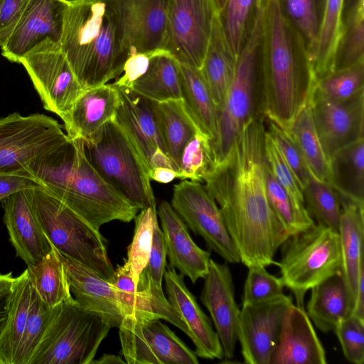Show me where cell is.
Returning <instances> with one entry per match:
<instances>
[{
    "label": "cell",
    "instance_id": "6da1fadb",
    "mask_svg": "<svg viewBox=\"0 0 364 364\" xmlns=\"http://www.w3.org/2000/svg\"><path fill=\"white\" fill-rule=\"evenodd\" d=\"M264 118L249 120L225 157L205 176L240 262L267 267L289 236L268 200L265 183Z\"/></svg>",
    "mask_w": 364,
    "mask_h": 364
},
{
    "label": "cell",
    "instance_id": "7a4b0ae2",
    "mask_svg": "<svg viewBox=\"0 0 364 364\" xmlns=\"http://www.w3.org/2000/svg\"><path fill=\"white\" fill-rule=\"evenodd\" d=\"M262 25L259 113L288 131L316 78L303 39L282 16L275 0L262 10Z\"/></svg>",
    "mask_w": 364,
    "mask_h": 364
},
{
    "label": "cell",
    "instance_id": "3957f363",
    "mask_svg": "<svg viewBox=\"0 0 364 364\" xmlns=\"http://www.w3.org/2000/svg\"><path fill=\"white\" fill-rule=\"evenodd\" d=\"M60 49L85 89L117 79L131 51L120 0H70Z\"/></svg>",
    "mask_w": 364,
    "mask_h": 364
},
{
    "label": "cell",
    "instance_id": "277c9868",
    "mask_svg": "<svg viewBox=\"0 0 364 364\" xmlns=\"http://www.w3.org/2000/svg\"><path fill=\"white\" fill-rule=\"evenodd\" d=\"M25 173L97 230L113 220L129 223L139 210L102 178L80 139L69 138L56 150L31 161Z\"/></svg>",
    "mask_w": 364,
    "mask_h": 364
},
{
    "label": "cell",
    "instance_id": "5b68a950",
    "mask_svg": "<svg viewBox=\"0 0 364 364\" xmlns=\"http://www.w3.org/2000/svg\"><path fill=\"white\" fill-rule=\"evenodd\" d=\"M85 154L102 178L139 210H156L149 170L113 120L84 141Z\"/></svg>",
    "mask_w": 364,
    "mask_h": 364
},
{
    "label": "cell",
    "instance_id": "8992f818",
    "mask_svg": "<svg viewBox=\"0 0 364 364\" xmlns=\"http://www.w3.org/2000/svg\"><path fill=\"white\" fill-rule=\"evenodd\" d=\"M112 328L73 297L52 308L30 364H90Z\"/></svg>",
    "mask_w": 364,
    "mask_h": 364
},
{
    "label": "cell",
    "instance_id": "52a82bcc",
    "mask_svg": "<svg viewBox=\"0 0 364 364\" xmlns=\"http://www.w3.org/2000/svg\"><path fill=\"white\" fill-rule=\"evenodd\" d=\"M41 228L58 252L85 265L111 282L114 268L107 242L97 230L58 199L43 190H30Z\"/></svg>",
    "mask_w": 364,
    "mask_h": 364
},
{
    "label": "cell",
    "instance_id": "ba28073f",
    "mask_svg": "<svg viewBox=\"0 0 364 364\" xmlns=\"http://www.w3.org/2000/svg\"><path fill=\"white\" fill-rule=\"evenodd\" d=\"M262 13L250 41L237 58L233 80L217 109V132L210 141L215 165L225 157L242 127L252 118L261 116Z\"/></svg>",
    "mask_w": 364,
    "mask_h": 364
},
{
    "label": "cell",
    "instance_id": "9c48e42d",
    "mask_svg": "<svg viewBox=\"0 0 364 364\" xmlns=\"http://www.w3.org/2000/svg\"><path fill=\"white\" fill-rule=\"evenodd\" d=\"M282 245L281 260L277 263L280 278L294 295L296 305L304 309L306 292L341 272L338 232L315 223L289 236Z\"/></svg>",
    "mask_w": 364,
    "mask_h": 364
},
{
    "label": "cell",
    "instance_id": "30bf717a",
    "mask_svg": "<svg viewBox=\"0 0 364 364\" xmlns=\"http://www.w3.org/2000/svg\"><path fill=\"white\" fill-rule=\"evenodd\" d=\"M55 119L14 112L0 118V174L26 176L25 166L65 144L69 137Z\"/></svg>",
    "mask_w": 364,
    "mask_h": 364
},
{
    "label": "cell",
    "instance_id": "8fae6325",
    "mask_svg": "<svg viewBox=\"0 0 364 364\" xmlns=\"http://www.w3.org/2000/svg\"><path fill=\"white\" fill-rule=\"evenodd\" d=\"M122 353L129 364H198L197 355L161 318L136 312L119 327Z\"/></svg>",
    "mask_w": 364,
    "mask_h": 364
},
{
    "label": "cell",
    "instance_id": "7c38bea8",
    "mask_svg": "<svg viewBox=\"0 0 364 364\" xmlns=\"http://www.w3.org/2000/svg\"><path fill=\"white\" fill-rule=\"evenodd\" d=\"M45 109L61 119L85 89L77 79L60 45L46 41L21 60Z\"/></svg>",
    "mask_w": 364,
    "mask_h": 364
},
{
    "label": "cell",
    "instance_id": "4fadbf2b",
    "mask_svg": "<svg viewBox=\"0 0 364 364\" xmlns=\"http://www.w3.org/2000/svg\"><path fill=\"white\" fill-rule=\"evenodd\" d=\"M217 13L214 0H168L164 50L179 63L200 69Z\"/></svg>",
    "mask_w": 364,
    "mask_h": 364
},
{
    "label": "cell",
    "instance_id": "5bb4252c",
    "mask_svg": "<svg viewBox=\"0 0 364 364\" xmlns=\"http://www.w3.org/2000/svg\"><path fill=\"white\" fill-rule=\"evenodd\" d=\"M173 191L171 205L187 227L202 237L208 248L226 262L240 263L220 210L205 186L184 179L176 184Z\"/></svg>",
    "mask_w": 364,
    "mask_h": 364
},
{
    "label": "cell",
    "instance_id": "9a60e30c",
    "mask_svg": "<svg viewBox=\"0 0 364 364\" xmlns=\"http://www.w3.org/2000/svg\"><path fill=\"white\" fill-rule=\"evenodd\" d=\"M292 304L291 296L284 294L242 304L237 341L245 363L270 364L282 318Z\"/></svg>",
    "mask_w": 364,
    "mask_h": 364
},
{
    "label": "cell",
    "instance_id": "2e32d148",
    "mask_svg": "<svg viewBox=\"0 0 364 364\" xmlns=\"http://www.w3.org/2000/svg\"><path fill=\"white\" fill-rule=\"evenodd\" d=\"M309 102L328 161L343 147L364 137V90L346 101L336 102L326 97L315 85Z\"/></svg>",
    "mask_w": 364,
    "mask_h": 364
},
{
    "label": "cell",
    "instance_id": "e0dca14e",
    "mask_svg": "<svg viewBox=\"0 0 364 364\" xmlns=\"http://www.w3.org/2000/svg\"><path fill=\"white\" fill-rule=\"evenodd\" d=\"M70 0H29L10 37L1 48L12 63L21 59L41 43L60 45Z\"/></svg>",
    "mask_w": 364,
    "mask_h": 364
},
{
    "label": "cell",
    "instance_id": "ac0fdd59",
    "mask_svg": "<svg viewBox=\"0 0 364 364\" xmlns=\"http://www.w3.org/2000/svg\"><path fill=\"white\" fill-rule=\"evenodd\" d=\"M200 299L208 311L226 360L234 357L240 309L235 300L232 272L226 263L210 258Z\"/></svg>",
    "mask_w": 364,
    "mask_h": 364
},
{
    "label": "cell",
    "instance_id": "d6986e66",
    "mask_svg": "<svg viewBox=\"0 0 364 364\" xmlns=\"http://www.w3.org/2000/svg\"><path fill=\"white\" fill-rule=\"evenodd\" d=\"M3 220L16 257L27 266L35 264L51 246L34 210L30 190L17 192L1 201Z\"/></svg>",
    "mask_w": 364,
    "mask_h": 364
},
{
    "label": "cell",
    "instance_id": "ffe728a7",
    "mask_svg": "<svg viewBox=\"0 0 364 364\" xmlns=\"http://www.w3.org/2000/svg\"><path fill=\"white\" fill-rule=\"evenodd\" d=\"M164 279L168 301L186 325L187 336L196 347V355L203 359L222 360L224 356L218 335L187 288L183 276L168 265Z\"/></svg>",
    "mask_w": 364,
    "mask_h": 364
},
{
    "label": "cell",
    "instance_id": "44dd1931",
    "mask_svg": "<svg viewBox=\"0 0 364 364\" xmlns=\"http://www.w3.org/2000/svg\"><path fill=\"white\" fill-rule=\"evenodd\" d=\"M324 348L304 308L286 311L270 364H326Z\"/></svg>",
    "mask_w": 364,
    "mask_h": 364
},
{
    "label": "cell",
    "instance_id": "7402d4cb",
    "mask_svg": "<svg viewBox=\"0 0 364 364\" xmlns=\"http://www.w3.org/2000/svg\"><path fill=\"white\" fill-rule=\"evenodd\" d=\"M114 86L119 101L112 119L123 130L149 173L155 151L160 148L165 153L151 101L129 88Z\"/></svg>",
    "mask_w": 364,
    "mask_h": 364
},
{
    "label": "cell",
    "instance_id": "603a6c76",
    "mask_svg": "<svg viewBox=\"0 0 364 364\" xmlns=\"http://www.w3.org/2000/svg\"><path fill=\"white\" fill-rule=\"evenodd\" d=\"M74 299L82 309L101 316L112 328L123 319L112 284L85 265L59 252Z\"/></svg>",
    "mask_w": 364,
    "mask_h": 364
},
{
    "label": "cell",
    "instance_id": "cb8c5ba5",
    "mask_svg": "<svg viewBox=\"0 0 364 364\" xmlns=\"http://www.w3.org/2000/svg\"><path fill=\"white\" fill-rule=\"evenodd\" d=\"M157 214L161 223L169 265L193 283L208 273L210 253L192 240L187 225L168 202L160 203Z\"/></svg>",
    "mask_w": 364,
    "mask_h": 364
},
{
    "label": "cell",
    "instance_id": "d4e9b609",
    "mask_svg": "<svg viewBox=\"0 0 364 364\" xmlns=\"http://www.w3.org/2000/svg\"><path fill=\"white\" fill-rule=\"evenodd\" d=\"M120 2L131 51L151 53L164 50L168 0H120Z\"/></svg>",
    "mask_w": 364,
    "mask_h": 364
},
{
    "label": "cell",
    "instance_id": "484cf974",
    "mask_svg": "<svg viewBox=\"0 0 364 364\" xmlns=\"http://www.w3.org/2000/svg\"><path fill=\"white\" fill-rule=\"evenodd\" d=\"M119 101L112 83L85 90L62 119L66 134L70 139H90L113 119Z\"/></svg>",
    "mask_w": 364,
    "mask_h": 364
},
{
    "label": "cell",
    "instance_id": "4316f807",
    "mask_svg": "<svg viewBox=\"0 0 364 364\" xmlns=\"http://www.w3.org/2000/svg\"><path fill=\"white\" fill-rule=\"evenodd\" d=\"M338 196L341 207L338 230L342 259L341 272L353 306L359 271L364 263V202L341 194Z\"/></svg>",
    "mask_w": 364,
    "mask_h": 364
},
{
    "label": "cell",
    "instance_id": "83f0119b",
    "mask_svg": "<svg viewBox=\"0 0 364 364\" xmlns=\"http://www.w3.org/2000/svg\"><path fill=\"white\" fill-rule=\"evenodd\" d=\"M353 302L341 272L311 289L306 314L323 333L333 331L340 321L352 312Z\"/></svg>",
    "mask_w": 364,
    "mask_h": 364
},
{
    "label": "cell",
    "instance_id": "f1b7e54d",
    "mask_svg": "<svg viewBox=\"0 0 364 364\" xmlns=\"http://www.w3.org/2000/svg\"><path fill=\"white\" fill-rule=\"evenodd\" d=\"M237 64V58L226 41L216 14L200 70L217 109L233 80Z\"/></svg>",
    "mask_w": 364,
    "mask_h": 364
},
{
    "label": "cell",
    "instance_id": "f546056e",
    "mask_svg": "<svg viewBox=\"0 0 364 364\" xmlns=\"http://www.w3.org/2000/svg\"><path fill=\"white\" fill-rule=\"evenodd\" d=\"M31 287L26 269L14 277L5 297L6 319L0 333V364H15L28 318Z\"/></svg>",
    "mask_w": 364,
    "mask_h": 364
},
{
    "label": "cell",
    "instance_id": "4dcf8cb0",
    "mask_svg": "<svg viewBox=\"0 0 364 364\" xmlns=\"http://www.w3.org/2000/svg\"><path fill=\"white\" fill-rule=\"evenodd\" d=\"M179 62L168 52L158 50L151 53L145 73L129 88L149 100L164 102L181 99Z\"/></svg>",
    "mask_w": 364,
    "mask_h": 364
},
{
    "label": "cell",
    "instance_id": "1f68e13d",
    "mask_svg": "<svg viewBox=\"0 0 364 364\" xmlns=\"http://www.w3.org/2000/svg\"><path fill=\"white\" fill-rule=\"evenodd\" d=\"M151 101L164 151L178 171L183 149L200 130L187 111L182 99Z\"/></svg>",
    "mask_w": 364,
    "mask_h": 364
},
{
    "label": "cell",
    "instance_id": "d6a6232c",
    "mask_svg": "<svg viewBox=\"0 0 364 364\" xmlns=\"http://www.w3.org/2000/svg\"><path fill=\"white\" fill-rule=\"evenodd\" d=\"M329 183L338 194L364 202V137L332 156L329 160Z\"/></svg>",
    "mask_w": 364,
    "mask_h": 364
},
{
    "label": "cell",
    "instance_id": "836d02e7",
    "mask_svg": "<svg viewBox=\"0 0 364 364\" xmlns=\"http://www.w3.org/2000/svg\"><path fill=\"white\" fill-rule=\"evenodd\" d=\"M181 99L200 129L213 141L217 132V107L200 69L179 63Z\"/></svg>",
    "mask_w": 364,
    "mask_h": 364
},
{
    "label": "cell",
    "instance_id": "e575fe53",
    "mask_svg": "<svg viewBox=\"0 0 364 364\" xmlns=\"http://www.w3.org/2000/svg\"><path fill=\"white\" fill-rule=\"evenodd\" d=\"M50 245L51 250L38 262L27 266L26 270L38 296L48 307L53 308L73 296L59 252Z\"/></svg>",
    "mask_w": 364,
    "mask_h": 364
},
{
    "label": "cell",
    "instance_id": "d590c367",
    "mask_svg": "<svg viewBox=\"0 0 364 364\" xmlns=\"http://www.w3.org/2000/svg\"><path fill=\"white\" fill-rule=\"evenodd\" d=\"M275 1L282 16L303 39L313 63L316 54L327 0Z\"/></svg>",
    "mask_w": 364,
    "mask_h": 364
},
{
    "label": "cell",
    "instance_id": "8d00e7d4",
    "mask_svg": "<svg viewBox=\"0 0 364 364\" xmlns=\"http://www.w3.org/2000/svg\"><path fill=\"white\" fill-rule=\"evenodd\" d=\"M262 11L258 0H226L218 11L226 41L237 58L250 41Z\"/></svg>",
    "mask_w": 364,
    "mask_h": 364
},
{
    "label": "cell",
    "instance_id": "74e56055",
    "mask_svg": "<svg viewBox=\"0 0 364 364\" xmlns=\"http://www.w3.org/2000/svg\"><path fill=\"white\" fill-rule=\"evenodd\" d=\"M287 132L298 146L312 176L329 183V161L315 127L309 100Z\"/></svg>",
    "mask_w": 364,
    "mask_h": 364
},
{
    "label": "cell",
    "instance_id": "f35d334b",
    "mask_svg": "<svg viewBox=\"0 0 364 364\" xmlns=\"http://www.w3.org/2000/svg\"><path fill=\"white\" fill-rule=\"evenodd\" d=\"M303 195L306 209L314 221L338 231L341 207L333 186L312 176L303 188Z\"/></svg>",
    "mask_w": 364,
    "mask_h": 364
},
{
    "label": "cell",
    "instance_id": "ab89813d",
    "mask_svg": "<svg viewBox=\"0 0 364 364\" xmlns=\"http://www.w3.org/2000/svg\"><path fill=\"white\" fill-rule=\"evenodd\" d=\"M265 183L267 194L272 208L289 237L315 224L307 212L301 211L296 208L287 193L273 176L267 161Z\"/></svg>",
    "mask_w": 364,
    "mask_h": 364
},
{
    "label": "cell",
    "instance_id": "60d3db41",
    "mask_svg": "<svg viewBox=\"0 0 364 364\" xmlns=\"http://www.w3.org/2000/svg\"><path fill=\"white\" fill-rule=\"evenodd\" d=\"M342 0H327L323 25L312 65L316 80L332 73L333 57L341 33Z\"/></svg>",
    "mask_w": 364,
    "mask_h": 364
},
{
    "label": "cell",
    "instance_id": "b9f144b4",
    "mask_svg": "<svg viewBox=\"0 0 364 364\" xmlns=\"http://www.w3.org/2000/svg\"><path fill=\"white\" fill-rule=\"evenodd\" d=\"M132 241L127 247V259L134 281L137 284L139 274L146 267L153 242L154 230L158 224L157 211L151 208L141 210L134 218Z\"/></svg>",
    "mask_w": 364,
    "mask_h": 364
},
{
    "label": "cell",
    "instance_id": "7bdbcfd3",
    "mask_svg": "<svg viewBox=\"0 0 364 364\" xmlns=\"http://www.w3.org/2000/svg\"><path fill=\"white\" fill-rule=\"evenodd\" d=\"M214 166L210 139L199 131L182 150L178 164V178L202 183Z\"/></svg>",
    "mask_w": 364,
    "mask_h": 364
},
{
    "label": "cell",
    "instance_id": "ee69618b",
    "mask_svg": "<svg viewBox=\"0 0 364 364\" xmlns=\"http://www.w3.org/2000/svg\"><path fill=\"white\" fill-rule=\"evenodd\" d=\"M364 63V14L343 27L336 44L332 72Z\"/></svg>",
    "mask_w": 364,
    "mask_h": 364
},
{
    "label": "cell",
    "instance_id": "f6af8a7d",
    "mask_svg": "<svg viewBox=\"0 0 364 364\" xmlns=\"http://www.w3.org/2000/svg\"><path fill=\"white\" fill-rule=\"evenodd\" d=\"M51 311L52 308L46 305L31 287L28 318L18 348L15 364H30Z\"/></svg>",
    "mask_w": 364,
    "mask_h": 364
},
{
    "label": "cell",
    "instance_id": "bcb514c9",
    "mask_svg": "<svg viewBox=\"0 0 364 364\" xmlns=\"http://www.w3.org/2000/svg\"><path fill=\"white\" fill-rule=\"evenodd\" d=\"M316 87L326 97L344 102L364 90V63L333 71L316 80Z\"/></svg>",
    "mask_w": 364,
    "mask_h": 364
},
{
    "label": "cell",
    "instance_id": "7dc6e473",
    "mask_svg": "<svg viewBox=\"0 0 364 364\" xmlns=\"http://www.w3.org/2000/svg\"><path fill=\"white\" fill-rule=\"evenodd\" d=\"M264 154L267 164L276 180L287 193L296 208L301 211L307 212L302 187L267 129L264 133Z\"/></svg>",
    "mask_w": 364,
    "mask_h": 364
},
{
    "label": "cell",
    "instance_id": "c3c4849f",
    "mask_svg": "<svg viewBox=\"0 0 364 364\" xmlns=\"http://www.w3.org/2000/svg\"><path fill=\"white\" fill-rule=\"evenodd\" d=\"M281 278L269 273L265 267L251 266L244 284L242 304L269 299L284 294Z\"/></svg>",
    "mask_w": 364,
    "mask_h": 364
},
{
    "label": "cell",
    "instance_id": "681fc988",
    "mask_svg": "<svg viewBox=\"0 0 364 364\" xmlns=\"http://www.w3.org/2000/svg\"><path fill=\"white\" fill-rule=\"evenodd\" d=\"M346 359L354 364L364 362V319L353 314L338 323L333 331Z\"/></svg>",
    "mask_w": 364,
    "mask_h": 364
},
{
    "label": "cell",
    "instance_id": "f907efd6",
    "mask_svg": "<svg viewBox=\"0 0 364 364\" xmlns=\"http://www.w3.org/2000/svg\"><path fill=\"white\" fill-rule=\"evenodd\" d=\"M267 131L272 136L286 161L295 174L299 183L303 188L313 176L298 146L284 129L274 122L267 119Z\"/></svg>",
    "mask_w": 364,
    "mask_h": 364
},
{
    "label": "cell",
    "instance_id": "816d5d0a",
    "mask_svg": "<svg viewBox=\"0 0 364 364\" xmlns=\"http://www.w3.org/2000/svg\"><path fill=\"white\" fill-rule=\"evenodd\" d=\"M166 248L164 237L158 223L154 230L149 258L142 271L159 287H162V280L166 266Z\"/></svg>",
    "mask_w": 364,
    "mask_h": 364
},
{
    "label": "cell",
    "instance_id": "f5cc1de1",
    "mask_svg": "<svg viewBox=\"0 0 364 364\" xmlns=\"http://www.w3.org/2000/svg\"><path fill=\"white\" fill-rule=\"evenodd\" d=\"M29 0H4L0 13V47L7 41Z\"/></svg>",
    "mask_w": 364,
    "mask_h": 364
},
{
    "label": "cell",
    "instance_id": "db71d44e",
    "mask_svg": "<svg viewBox=\"0 0 364 364\" xmlns=\"http://www.w3.org/2000/svg\"><path fill=\"white\" fill-rule=\"evenodd\" d=\"M151 53L131 51L124 63L122 75L116 79L112 84L118 87H130L132 84L146 71Z\"/></svg>",
    "mask_w": 364,
    "mask_h": 364
},
{
    "label": "cell",
    "instance_id": "11a10c76",
    "mask_svg": "<svg viewBox=\"0 0 364 364\" xmlns=\"http://www.w3.org/2000/svg\"><path fill=\"white\" fill-rule=\"evenodd\" d=\"M25 190H43L44 187L36 180L14 173L0 174V202L19 191Z\"/></svg>",
    "mask_w": 364,
    "mask_h": 364
},
{
    "label": "cell",
    "instance_id": "9f6ffc18",
    "mask_svg": "<svg viewBox=\"0 0 364 364\" xmlns=\"http://www.w3.org/2000/svg\"><path fill=\"white\" fill-rule=\"evenodd\" d=\"M364 14V0H342L341 30L358 16Z\"/></svg>",
    "mask_w": 364,
    "mask_h": 364
},
{
    "label": "cell",
    "instance_id": "6f0895ef",
    "mask_svg": "<svg viewBox=\"0 0 364 364\" xmlns=\"http://www.w3.org/2000/svg\"><path fill=\"white\" fill-rule=\"evenodd\" d=\"M351 314L364 319V263L360 266Z\"/></svg>",
    "mask_w": 364,
    "mask_h": 364
},
{
    "label": "cell",
    "instance_id": "680465c9",
    "mask_svg": "<svg viewBox=\"0 0 364 364\" xmlns=\"http://www.w3.org/2000/svg\"><path fill=\"white\" fill-rule=\"evenodd\" d=\"M149 176L151 180L162 183H168L176 178H178L177 171L165 167L154 168L149 171Z\"/></svg>",
    "mask_w": 364,
    "mask_h": 364
},
{
    "label": "cell",
    "instance_id": "91938a15",
    "mask_svg": "<svg viewBox=\"0 0 364 364\" xmlns=\"http://www.w3.org/2000/svg\"><path fill=\"white\" fill-rule=\"evenodd\" d=\"M14 279L12 272L5 274L0 273V301L6 296Z\"/></svg>",
    "mask_w": 364,
    "mask_h": 364
},
{
    "label": "cell",
    "instance_id": "94428289",
    "mask_svg": "<svg viewBox=\"0 0 364 364\" xmlns=\"http://www.w3.org/2000/svg\"><path fill=\"white\" fill-rule=\"evenodd\" d=\"M126 363L121 356L113 355V354H103L102 357H100L97 360H92L91 363L94 364H117V363Z\"/></svg>",
    "mask_w": 364,
    "mask_h": 364
},
{
    "label": "cell",
    "instance_id": "6125c7cd",
    "mask_svg": "<svg viewBox=\"0 0 364 364\" xmlns=\"http://www.w3.org/2000/svg\"><path fill=\"white\" fill-rule=\"evenodd\" d=\"M6 309L5 305V298L0 301V333L4 328L6 319Z\"/></svg>",
    "mask_w": 364,
    "mask_h": 364
},
{
    "label": "cell",
    "instance_id": "be15d7a7",
    "mask_svg": "<svg viewBox=\"0 0 364 364\" xmlns=\"http://www.w3.org/2000/svg\"><path fill=\"white\" fill-rule=\"evenodd\" d=\"M270 0H258L259 7L261 10H264Z\"/></svg>",
    "mask_w": 364,
    "mask_h": 364
},
{
    "label": "cell",
    "instance_id": "e7e4bbea",
    "mask_svg": "<svg viewBox=\"0 0 364 364\" xmlns=\"http://www.w3.org/2000/svg\"><path fill=\"white\" fill-rule=\"evenodd\" d=\"M214 1L218 11L223 7L226 0H214Z\"/></svg>",
    "mask_w": 364,
    "mask_h": 364
},
{
    "label": "cell",
    "instance_id": "03108f58",
    "mask_svg": "<svg viewBox=\"0 0 364 364\" xmlns=\"http://www.w3.org/2000/svg\"><path fill=\"white\" fill-rule=\"evenodd\" d=\"M4 1V0H0V13H1V7H2V5H3Z\"/></svg>",
    "mask_w": 364,
    "mask_h": 364
}]
</instances>
